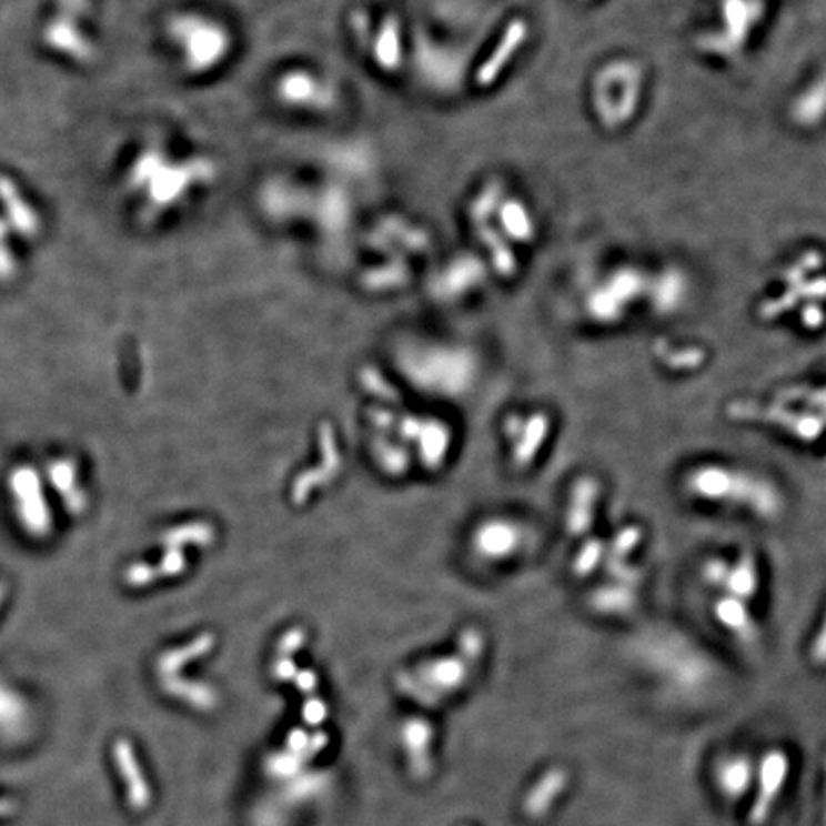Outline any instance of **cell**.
Here are the masks:
<instances>
[{
  "mask_svg": "<svg viewBox=\"0 0 826 826\" xmlns=\"http://www.w3.org/2000/svg\"><path fill=\"white\" fill-rule=\"evenodd\" d=\"M600 496V482L592 476H582L572 486L568 511H566V526L572 536H580V534L584 536L585 532L592 528L593 515H595Z\"/></svg>",
  "mask_w": 826,
  "mask_h": 826,
  "instance_id": "cell-5",
  "label": "cell"
},
{
  "mask_svg": "<svg viewBox=\"0 0 826 826\" xmlns=\"http://www.w3.org/2000/svg\"><path fill=\"white\" fill-rule=\"evenodd\" d=\"M566 786H568V773L558 769V767L545 772L542 777L537 778L536 785L532 786L531 792L526 794L524 812L532 819H542L550 813L558 796L565 792Z\"/></svg>",
  "mask_w": 826,
  "mask_h": 826,
  "instance_id": "cell-6",
  "label": "cell"
},
{
  "mask_svg": "<svg viewBox=\"0 0 826 826\" xmlns=\"http://www.w3.org/2000/svg\"><path fill=\"white\" fill-rule=\"evenodd\" d=\"M404 743H406L407 756L412 762V772L415 775H427L431 769V759H429V741H431V731L423 723H410L404 733Z\"/></svg>",
  "mask_w": 826,
  "mask_h": 826,
  "instance_id": "cell-10",
  "label": "cell"
},
{
  "mask_svg": "<svg viewBox=\"0 0 826 826\" xmlns=\"http://www.w3.org/2000/svg\"><path fill=\"white\" fill-rule=\"evenodd\" d=\"M290 744L291 748H293V752L303 751L304 746H306V735H304V733H301V731H295V733L291 735Z\"/></svg>",
  "mask_w": 826,
  "mask_h": 826,
  "instance_id": "cell-17",
  "label": "cell"
},
{
  "mask_svg": "<svg viewBox=\"0 0 826 826\" xmlns=\"http://www.w3.org/2000/svg\"><path fill=\"white\" fill-rule=\"evenodd\" d=\"M752 759L746 756H729L722 759L716 767V785L723 798L737 802L751 790L754 780Z\"/></svg>",
  "mask_w": 826,
  "mask_h": 826,
  "instance_id": "cell-7",
  "label": "cell"
},
{
  "mask_svg": "<svg viewBox=\"0 0 826 826\" xmlns=\"http://www.w3.org/2000/svg\"><path fill=\"white\" fill-rule=\"evenodd\" d=\"M727 572H729V561H725V558H709L703 566V576L706 584L716 585V587H722Z\"/></svg>",
  "mask_w": 826,
  "mask_h": 826,
  "instance_id": "cell-14",
  "label": "cell"
},
{
  "mask_svg": "<svg viewBox=\"0 0 826 826\" xmlns=\"http://www.w3.org/2000/svg\"><path fill=\"white\" fill-rule=\"evenodd\" d=\"M12 812H14V804H12V802H8V799H0V817L10 815V813Z\"/></svg>",
  "mask_w": 826,
  "mask_h": 826,
  "instance_id": "cell-18",
  "label": "cell"
},
{
  "mask_svg": "<svg viewBox=\"0 0 826 826\" xmlns=\"http://www.w3.org/2000/svg\"><path fill=\"white\" fill-rule=\"evenodd\" d=\"M714 614L717 622L722 624L727 632L738 637L741 641H754L757 635L756 622L748 613L746 601L722 595L714 605Z\"/></svg>",
  "mask_w": 826,
  "mask_h": 826,
  "instance_id": "cell-9",
  "label": "cell"
},
{
  "mask_svg": "<svg viewBox=\"0 0 826 826\" xmlns=\"http://www.w3.org/2000/svg\"><path fill=\"white\" fill-rule=\"evenodd\" d=\"M113 762H115L119 775L123 778L129 804L134 809H138V812H142V809L150 806L152 792H150L144 773L140 769L137 752H134L129 741H124V738H118L115 741V744H113Z\"/></svg>",
  "mask_w": 826,
  "mask_h": 826,
  "instance_id": "cell-4",
  "label": "cell"
},
{
  "mask_svg": "<svg viewBox=\"0 0 826 826\" xmlns=\"http://www.w3.org/2000/svg\"><path fill=\"white\" fill-rule=\"evenodd\" d=\"M634 603L635 592L626 585L618 584V587H608V590L595 592V595H593V606L601 613H626Z\"/></svg>",
  "mask_w": 826,
  "mask_h": 826,
  "instance_id": "cell-11",
  "label": "cell"
},
{
  "mask_svg": "<svg viewBox=\"0 0 826 826\" xmlns=\"http://www.w3.org/2000/svg\"><path fill=\"white\" fill-rule=\"evenodd\" d=\"M790 775V759L783 751L767 752L756 773V798L752 802L748 823L752 826H764L772 817L773 807L777 804L780 792L785 788Z\"/></svg>",
  "mask_w": 826,
  "mask_h": 826,
  "instance_id": "cell-2",
  "label": "cell"
},
{
  "mask_svg": "<svg viewBox=\"0 0 826 826\" xmlns=\"http://www.w3.org/2000/svg\"><path fill=\"white\" fill-rule=\"evenodd\" d=\"M723 592L748 603L759 592V566L752 553H743L737 561L729 563V572L723 582Z\"/></svg>",
  "mask_w": 826,
  "mask_h": 826,
  "instance_id": "cell-8",
  "label": "cell"
},
{
  "mask_svg": "<svg viewBox=\"0 0 826 826\" xmlns=\"http://www.w3.org/2000/svg\"><path fill=\"white\" fill-rule=\"evenodd\" d=\"M641 531L637 526H627L624 531H620L611 542V547H606L605 558L611 561H627V555L641 544Z\"/></svg>",
  "mask_w": 826,
  "mask_h": 826,
  "instance_id": "cell-13",
  "label": "cell"
},
{
  "mask_svg": "<svg viewBox=\"0 0 826 826\" xmlns=\"http://www.w3.org/2000/svg\"><path fill=\"white\" fill-rule=\"evenodd\" d=\"M324 706L320 703H310L304 708V717H306V723H310V725H318V723L324 722Z\"/></svg>",
  "mask_w": 826,
  "mask_h": 826,
  "instance_id": "cell-16",
  "label": "cell"
},
{
  "mask_svg": "<svg viewBox=\"0 0 826 826\" xmlns=\"http://www.w3.org/2000/svg\"><path fill=\"white\" fill-rule=\"evenodd\" d=\"M605 542H601L597 537H592V540H587L582 545V550L578 551V555H576L574 563H572V571H574L576 576L585 578V576H590V574H593V572L600 568L601 563L605 561Z\"/></svg>",
  "mask_w": 826,
  "mask_h": 826,
  "instance_id": "cell-12",
  "label": "cell"
},
{
  "mask_svg": "<svg viewBox=\"0 0 826 826\" xmlns=\"http://www.w3.org/2000/svg\"><path fill=\"white\" fill-rule=\"evenodd\" d=\"M733 412L737 413V417H752V420L777 423V425L786 429V431H790L792 436H796V439L804 442H812L815 439H819L820 431H823V421L812 410L794 412V410L778 407L777 404L762 410V407L754 406V404H735Z\"/></svg>",
  "mask_w": 826,
  "mask_h": 826,
  "instance_id": "cell-3",
  "label": "cell"
},
{
  "mask_svg": "<svg viewBox=\"0 0 826 826\" xmlns=\"http://www.w3.org/2000/svg\"><path fill=\"white\" fill-rule=\"evenodd\" d=\"M687 492L708 503H737L762 518H777L785 507L783 492L764 476L727 465H701L687 475Z\"/></svg>",
  "mask_w": 826,
  "mask_h": 826,
  "instance_id": "cell-1",
  "label": "cell"
},
{
  "mask_svg": "<svg viewBox=\"0 0 826 826\" xmlns=\"http://www.w3.org/2000/svg\"><path fill=\"white\" fill-rule=\"evenodd\" d=\"M809 661L817 666H826V620L820 626V632L813 641V647L809 648Z\"/></svg>",
  "mask_w": 826,
  "mask_h": 826,
  "instance_id": "cell-15",
  "label": "cell"
}]
</instances>
